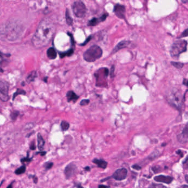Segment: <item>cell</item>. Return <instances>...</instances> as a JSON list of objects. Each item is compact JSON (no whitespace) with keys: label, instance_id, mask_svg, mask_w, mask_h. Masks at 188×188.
<instances>
[{"label":"cell","instance_id":"32","mask_svg":"<svg viewBox=\"0 0 188 188\" xmlns=\"http://www.w3.org/2000/svg\"><path fill=\"white\" fill-rule=\"evenodd\" d=\"M29 148H30V150L32 151L35 150L36 149V146H35V144L34 143V141H33V142H32L30 143Z\"/></svg>","mask_w":188,"mask_h":188},{"label":"cell","instance_id":"40","mask_svg":"<svg viewBox=\"0 0 188 188\" xmlns=\"http://www.w3.org/2000/svg\"><path fill=\"white\" fill-rule=\"evenodd\" d=\"M84 169V170H85L86 171H89V172H90V168L89 166H87Z\"/></svg>","mask_w":188,"mask_h":188},{"label":"cell","instance_id":"6","mask_svg":"<svg viewBox=\"0 0 188 188\" xmlns=\"http://www.w3.org/2000/svg\"><path fill=\"white\" fill-rule=\"evenodd\" d=\"M72 9L73 14L78 18H83L86 14V7L81 1L75 2L72 6Z\"/></svg>","mask_w":188,"mask_h":188},{"label":"cell","instance_id":"21","mask_svg":"<svg viewBox=\"0 0 188 188\" xmlns=\"http://www.w3.org/2000/svg\"><path fill=\"white\" fill-rule=\"evenodd\" d=\"M65 18L66 23L68 26H72L73 24V19L70 15V12L68 9H66L65 12Z\"/></svg>","mask_w":188,"mask_h":188},{"label":"cell","instance_id":"2","mask_svg":"<svg viewBox=\"0 0 188 188\" xmlns=\"http://www.w3.org/2000/svg\"><path fill=\"white\" fill-rule=\"evenodd\" d=\"M166 99L170 105L176 109L181 110L183 105V96L181 91L177 88H172L168 90L166 95Z\"/></svg>","mask_w":188,"mask_h":188},{"label":"cell","instance_id":"14","mask_svg":"<svg viewBox=\"0 0 188 188\" xmlns=\"http://www.w3.org/2000/svg\"><path fill=\"white\" fill-rule=\"evenodd\" d=\"M66 97L68 102L76 103L79 99V95L75 93L73 90H69L66 93Z\"/></svg>","mask_w":188,"mask_h":188},{"label":"cell","instance_id":"17","mask_svg":"<svg viewBox=\"0 0 188 188\" xmlns=\"http://www.w3.org/2000/svg\"><path fill=\"white\" fill-rule=\"evenodd\" d=\"M46 54H47V56L48 57V58L50 60H54V59H55L57 58V51L55 48H54L53 47L50 48L47 50Z\"/></svg>","mask_w":188,"mask_h":188},{"label":"cell","instance_id":"42","mask_svg":"<svg viewBox=\"0 0 188 188\" xmlns=\"http://www.w3.org/2000/svg\"><path fill=\"white\" fill-rule=\"evenodd\" d=\"M183 83H184V84H185V85H187V86H188V80H185V79Z\"/></svg>","mask_w":188,"mask_h":188},{"label":"cell","instance_id":"12","mask_svg":"<svg viewBox=\"0 0 188 188\" xmlns=\"http://www.w3.org/2000/svg\"><path fill=\"white\" fill-rule=\"evenodd\" d=\"M154 180L157 182L159 183H163L166 184H170L173 181V178L172 177L169 176H158L154 178Z\"/></svg>","mask_w":188,"mask_h":188},{"label":"cell","instance_id":"31","mask_svg":"<svg viewBox=\"0 0 188 188\" xmlns=\"http://www.w3.org/2000/svg\"><path fill=\"white\" fill-rule=\"evenodd\" d=\"M114 71H115V66H112L110 69V76L111 78H113L114 77Z\"/></svg>","mask_w":188,"mask_h":188},{"label":"cell","instance_id":"43","mask_svg":"<svg viewBox=\"0 0 188 188\" xmlns=\"http://www.w3.org/2000/svg\"><path fill=\"white\" fill-rule=\"evenodd\" d=\"M15 182V181H13V182H12L11 184L10 185H8L7 188H12L13 187V186H12V185H13V183Z\"/></svg>","mask_w":188,"mask_h":188},{"label":"cell","instance_id":"41","mask_svg":"<svg viewBox=\"0 0 188 188\" xmlns=\"http://www.w3.org/2000/svg\"><path fill=\"white\" fill-rule=\"evenodd\" d=\"M48 77H44V79H43V81L45 82V83L48 82Z\"/></svg>","mask_w":188,"mask_h":188},{"label":"cell","instance_id":"15","mask_svg":"<svg viewBox=\"0 0 188 188\" xmlns=\"http://www.w3.org/2000/svg\"><path fill=\"white\" fill-rule=\"evenodd\" d=\"M92 162L95 164H96L98 168H100L103 169H106L108 166V162L103 159L94 158L92 160Z\"/></svg>","mask_w":188,"mask_h":188},{"label":"cell","instance_id":"44","mask_svg":"<svg viewBox=\"0 0 188 188\" xmlns=\"http://www.w3.org/2000/svg\"><path fill=\"white\" fill-rule=\"evenodd\" d=\"M185 181H187V183H188V175H187L185 177Z\"/></svg>","mask_w":188,"mask_h":188},{"label":"cell","instance_id":"13","mask_svg":"<svg viewBox=\"0 0 188 188\" xmlns=\"http://www.w3.org/2000/svg\"><path fill=\"white\" fill-rule=\"evenodd\" d=\"M178 140L181 143H187L188 141V128L186 127L179 135H178Z\"/></svg>","mask_w":188,"mask_h":188},{"label":"cell","instance_id":"3","mask_svg":"<svg viewBox=\"0 0 188 188\" xmlns=\"http://www.w3.org/2000/svg\"><path fill=\"white\" fill-rule=\"evenodd\" d=\"M103 50L97 45L90 46L83 54L84 60L88 62H93L98 60L102 57Z\"/></svg>","mask_w":188,"mask_h":188},{"label":"cell","instance_id":"39","mask_svg":"<svg viewBox=\"0 0 188 188\" xmlns=\"http://www.w3.org/2000/svg\"><path fill=\"white\" fill-rule=\"evenodd\" d=\"M103 187H104V188H108L109 187L108 186H106V185H98V188H103Z\"/></svg>","mask_w":188,"mask_h":188},{"label":"cell","instance_id":"10","mask_svg":"<svg viewBox=\"0 0 188 188\" xmlns=\"http://www.w3.org/2000/svg\"><path fill=\"white\" fill-rule=\"evenodd\" d=\"M114 12L118 18L120 19H124L125 13V7L124 6L120 4H117L114 8Z\"/></svg>","mask_w":188,"mask_h":188},{"label":"cell","instance_id":"4","mask_svg":"<svg viewBox=\"0 0 188 188\" xmlns=\"http://www.w3.org/2000/svg\"><path fill=\"white\" fill-rule=\"evenodd\" d=\"M109 71L108 68H102L98 69L94 73V77L96 79L95 86L99 87H106L108 86L107 77L109 75Z\"/></svg>","mask_w":188,"mask_h":188},{"label":"cell","instance_id":"1","mask_svg":"<svg viewBox=\"0 0 188 188\" xmlns=\"http://www.w3.org/2000/svg\"><path fill=\"white\" fill-rule=\"evenodd\" d=\"M56 30L54 23L49 18H44L40 22L32 42L37 49L44 48L52 40Z\"/></svg>","mask_w":188,"mask_h":188},{"label":"cell","instance_id":"11","mask_svg":"<svg viewBox=\"0 0 188 188\" xmlns=\"http://www.w3.org/2000/svg\"><path fill=\"white\" fill-rule=\"evenodd\" d=\"M108 16V13H104L99 18H93L88 21V26H95L98 25L99 23L103 22L105 21V19H106Z\"/></svg>","mask_w":188,"mask_h":188},{"label":"cell","instance_id":"30","mask_svg":"<svg viewBox=\"0 0 188 188\" xmlns=\"http://www.w3.org/2000/svg\"><path fill=\"white\" fill-rule=\"evenodd\" d=\"M29 178H32L33 179L34 184H37L38 183V177H37L35 175H29Z\"/></svg>","mask_w":188,"mask_h":188},{"label":"cell","instance_id":"38","mask_svg":"<svg viewBox=\"0 0 188 188\" xmlns=\"http://www.w3.org/2000/svg\"><path fill=\"white\" fill-rule=\"evenodd\" d=\"M132 167L133 168H134V169H137V170H139V169H141V168L139 166H137V165H134Z\"/></svg>","mask_w":188,"mask_h":188},{"label":"cell","instance_id":"29","mask_svg":"<svg viewBox=\"0 0 188 188\" xmlns=\"http://www.w3.org/2000/svg\"><path fill=\"white\" fill-rule=\"evenodd\" d=\"M90 103V100L88 99H82L81 102H80V105L81 106H86V105H88Z\"/></svg>","mask_w":188,"mask_h":188},{"label":"cell","instance_id":"7","mask_svg":"<svg viewBox=\"0 0 188 188\" xmlns=\"http://www.w3.org/2000/svg\"><path fill=\"white\" fill-rule=\"evenodd\" d=\"M10 84L7 81L1 80L0 81V99L2 102H7L10 97L8 95Z\"/></svg>","mask_w":188,"mask_h":188},{"label":"cell","instance_id":"46","mask_svg":"<svg viewBox=\"0 0 188 188\" xmlns=\"http://www.w3.org/2000/svg\"><path fill=\"white\" fill-rule=\"evenodd\" d=\"M4 180H3V181H1V185H0V186H1V185H2V184H3V182H4Z\"/></svg>","mask_w":188,"mask_h":188},{"label":"cell","instance_id":"22","mask_svg":"<svg viewBox=\"0 0 188 188\" xmlns=\"http://www.w3.org/2000/svg\"><path fill=\"white\" fill-rule=\"evenodd\" d=\"M26 95V92L24 90L21 89V88H18L17 89V90L13 94V97H12V101H14L15 98H16L17 96H18V95Z\"/></svg>","mask_w":188,"mask_h":188},{"label":"cell","instance_id":"47","mask_svg":"<svg viewBox=\"0 0 188 188\" xmlns=\"http://www.w3.org/2000/svg\"><path fill=\"white\" fill-rule=\"evenodd\" d=\"M24 82H23L22 83V86H24L25 85V84L24 83Z\"/></svg>","mask_w":188,"mask_h":188},{"label":"cell","instance_id":"20","mask_svg":"<svg viewBox=\"0 0 188 188\" xmlns=\"http://www.w3.org/2000/svg\"><path fill=\"white\" fill-rule=\"evenodd\" d=\"M73 53H74V49L73 48H71L66 51L59 52V55H60L61 59H62L65 57L72 56L73 54Z\"/></svg>","mask_w":188,"mask_h":188},{"label":"cell","instance_id":"28","mask_svg":"<svg viewBox=\"0 0 188 188\" xmlns=\"http://www.w3.org/2000/svg\"><path fill=\"white\" fill-rule=\"evenodd\" d=\"M172 65L174 66L175 68H181L183 67L184 64L181 63V62H171Z\"/></svg>","mask_w":188,"mask_h":188},{"label":"cell","instance_id":"33","mask_svg":"<svg viewBox=\"0 0 188 188\" xmlns=\"http://www.w3.org/2000/svg\"><path fill=\"white\" fill-rule=\"evenodd\" d=\"M92 36H90V37H88V38H87V39L86 40V41H85V42H84V43H83V44H82V45H86V44H87V43H88V42H90V39H92Z\"/></svg>","mask_w":188,"mask_h":188},{"label":"cell","instance_id":"9","mask_svg":"<svg viewBox=\"0 0 188 188\" xmlns=\"http://www.w3.org/2000/svg\"><path fill=\"white\" fill-rule=\"evenodd\" d=\"M128 170L124 168L117 169V170L113 173L112 178L116 181H121L124 180L127 177Z\"/></svg>","mask_w":188,"mask_h":188},{"label":"cell","instance_id":"36","mask_svg":"<svg viewBox=\"0 0 188 188\" xmlns=\"http://www.w3.org/2000/svg\"><path fill=\"white\" fill-rule=\"evenodd\" d=\"M46 151H42V152H37L36 154H40L41 156H45V154H46Z\"/></svg>","mask_w":188,"mask_h":188},{"label":"cell","instance_id":"35","mask_svg":"<svg viewBox=\"0 0 188 188\" xmlns=\"http://www.w3.org/2000/svg\"><path fill=\"white\" fill-rule=\"evenodd\" d=\"M183 164H184V166L185 168H188V158H187L186 159H185V161L184 163H183Z\"/></svg>","mask_w":188,"mask_h":188},{"label":"cell","instance_id":"34","mask_svg":"<svg viewBox=\"0 0 188 188\" xmlns=\"http://www.w3.org/2000/svg\"><path fill=\"white\" fill-rule=\"evenodd\" d=\"M188 35V29L185 30L183 32V33L181 35V37H187Z\"/></svg>","mask_w":188,"mask_h":188},{"label":"cell","instance_id":"37","mask_svg":"<svg viewBox=\"0 0 188 188\" xmlns=\"http://www.w3.org/2000/svg\"><path fill=\"white\" fill-rule=\"evenodd\" d=\"M73 187H76V188H83V187L81 185V184H74Z\"/></svg>","mask_w":188,"mask_h":188},{"label":"cell","instance_id":"16","mask_svg":"<svg viewBox=\"0 0 188 188\" xmlns=\"http://www.w3.org/2000/svg\"><path fill=\"white\" fill-rule=\"evenodd\" d=\"M130 44V42L128 41V40H123V41H121L119 43H118L117 45L115 47V48L113 49L112 53L114 54V53H117V51H118L119 50H120L121 49H124L125 48L128 46Z\"/></svg>","mask_w":188,"mask_h":188},{"label":"cell","instance_id":"18","mask_svg":"<svg viewBox=\"0 0 188 188\" xmlns=\"http://www.w3.org/2000/svg\"><path fill=\"white\" fill-rule=\"evenodd\" d=\"M37 140H38V148L40 151H43L44 149V147L45 145V141L42 135L40 133H38L37 135Z\"/></svg>","mask_w":188,"mask_h":188},{"label":"cell","instance_id":"45","mask_svg":"<svg viewBox=\"0 0 188 188\" xmlns=\"http://www.w3.org/2000/svg\"><path fill=\"white\" fill-rule=\"evenodd\" d=\"M181 1L183 3H188V0H181Z\"/></svg>","mask_w":188,"mask_h":188},{"label":"cell","instance_id":"26","mask_svg":"<svg viewBox=\"0 0 188 188\" xmlns=\"http://www.w3.org/2000/svg\"><path fill=\"white\" fill-rule=\"evenodd\" d=\"M33 159V157L32 158H29V152H28V154H27V156L26 157H24V158H23L21 159V162L23 164H24V163H29L31 162Z\"/></svg>","mask_w":188,"mask_h":188},{"label":"cell","instance_id":"19","mask_svg":"<svg viewBox=\"0 0 188 188\" xmlns=\"http://www.w3.org/2000/svg\"><path fill=\"white\" fill-rule=\"evenodd\" d=\"M37 72L36 71H33L26 77V81L28 83L34 82L35 79L37 77Z\"/></svg>","mask_w":188,"mask_h":188},{"label":"cell","instance_id":"8","mask_svg":"<svg viewBox=\"0 0 188 188\" xmlns=\"http://www.w3.org/2000/svg\"><path fill=\"white\" fill-rule=\"evenodd\" d=\"M77 168L73 163H71L66 166L64 170L65 176L66 179H69L73 177L77 173Z\"/></svg>","mask_w":188,"mask_h":188},{"label":"cell","instance_id":"24","mask_svg":"<svg viewBox=\"0 0 188 188\" xmlns=\"http://www.w3.org/2000/svg\"><path fill=\"white\" fill-rule=\"evenodd\" d=\"M26 166L24 164H23V166L20 167L16 169L15 170V174L17 175V176H19L21 174H22L26 172Z\"/></svg>","mask_w":188,"mask_h":188},{"label":"cell","instance_id":"5","mask_svg":"<svg viewBox=\"0 0 188 188\" xmlns=\"http://www.w3.org/2000/svg\"><path fill=\"white\" fill-rule=\"evenodd\" d=\"M188 43L185 40H177L174 42L171 47L170 54L172 57L177 58L181 53H184L187 49Z\"/></svg>","mask_w":188,"mask_h":188},{"label":"cell","instance_id":"23","mask_svg":"<svg viewBox=\"0 0 188 188\" xmlns=\"http://www.w3.org/2000/svg\"><path fill=\"white\" fill-rule=\"evenodd\" d=\"M61 129L63 131H68L70 128V124L66 121L62 120L61 123Z\"/></svg>","mask_w":188,"mask_h":188},{"label":"cell","instance_id":"48","mask_svg":"<svg viewBox=\"0 0 188 188\" xmlns=\"http://www.w3.org/2000/svg\"><path fill=\"white\" fill-rule=\"evenodd\" d=\"M182 187H188V186H186V185H184V186H183Z\"/></svg>","mask_w":188,"mask_h":188},{"label":"cell","instance_id":"25","mask_svg":"<svg viewBox=\"0 0 188 188\" xmlns=\"http://www.w3.org/2000/svg\"><path fill=\"white\" fill-rule=\"evenodd\" d=\"M19 112L18 110H14L10 114V117L13 121H15L17 120V117L19 116Z\"/></svg>","mask_w":188,"mask_h":188},{"label":"cell","instance_id":"27","mask_svg":"<svg viewBox=\"0 0 188 188\" xmlns=\"http://www.w3.org/2000/svg\"><path fill=\"white\" fill-rule=\"evenodd\" d=\"M53 165H54V163L53 162H45L44 163V167L46 170H49V169L52 168Z\"/></svg>","mask_w":188,"mask_h":188}]
</instances>
